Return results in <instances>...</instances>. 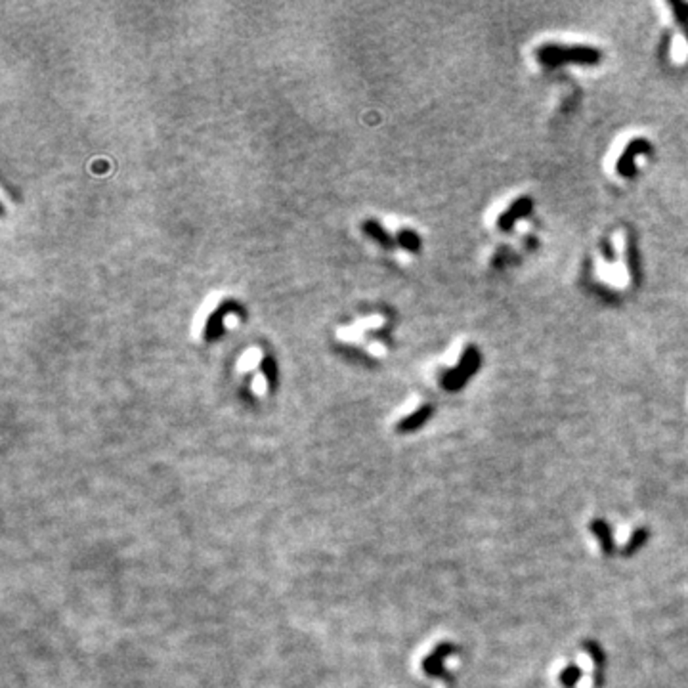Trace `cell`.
I'll return each instance as SVG.
<instances>
[{
  "label": "cell",
  "mask_w": 688,
  "mask_h": 688,
  "mask_svg": "<svg viewBox=\"0 0 688 688\" xmlns=\"http://www.w3.org/2000/svg\"><path fill=\"white\" fill-rule=\"evenodd\" d=\"M600 54L599 48L585 45H545L538 50V60L545 68H558V65H599Z\"/></svg>",
  "instance_id": "obj_1"
},
{
  "label": "cell",
  "mask_w": 688,
  "mask_h": 688,
  "mask_svg": "<svg viewBox=\"0 0 688 688\" xmlns=\"http://www.w3.org/2000/svg\"><path fill=\"white\" fill-rule=\"evenodd\" d=\"M480 352L476 346H469L461 356V361L457 363L451 371L446 375H441V386L448 390H459L463 389L464 382L471 379L472 375H476L480 367Z\"/></svg>",
  "instance_id": "obj_2"
},
{
  "label": "cell",
  "mask_w": 688,
  "mask_h": 688,
  "mask_svg": "<svg viewBox=\"0 0 688 688\" xmlns=\"http://www.w3.org/2000/svg\"><path fill=\"white\" fill-rule=\"evenodd\" d=\"M650 151V143L646 142L644 138H635L633 142H629L623 150V155L618 159V169L616 171L620 172L623 178H633L636 174V166H635V157L641 155V153H648Z\"/></svg>",
  "instance_id": "obj_3"
},
{
  "label": "cell",
  "mask_w": 688,
  "mask_h": 688,
  "mask_svg": "<svg viewBox=\"0 0 688 688\" xmlns=\"http://www.w3.org/2000/svg\"><path fill=\"white\" fill-rule=\"evenodd\" d=\"M531 209H533V203H531V199L530 197H518L515 203H510V207L505 212H503L501 217H499V228H501L503 232H509L510 228L520 220V218H524L526 214H530L531 212Z\"/></svg>",
  "instance_id": "obj_4"
},
{
  "label": "cell",
  "mask_w": 688,
  "mask_h": 688,
  "mask_svg": "<svg viewBox=\"0 0 688 688\" xmlns=\"http://www.w3.org/2000/svg\"><path fill=\"white\" fill-rule=\"evenodd\" d=\"M232 310H235V304L224 302L214 314H210L209 323H207V327H205V338H207V341H214V338H218V335L222 333V315H224L226 312H232Z\"/></svg>",
  "instance_id": "obj_5"
},
{
  "label": "cell",
  "mask_w": 688,
  "mask_h": 688,
  "mask_svg": "<svg viewBox=\"0 0 688 688\" xmlns=\"http://www.w3.org/2000/svg\"><path fill=\"white\" fill-rule=\"evenodd\" d=\"M591 530L595 531V535H597V539L600 541V547H602V551H604V554H610L613 553V541H612V535H610V526L602 520V518H599V520H593L591 522Z\"/></svg>",
  "instance_id": "obj_6"
},
{
  "label": "cell",
  "mask_w": 688,
  "mask_h": 688,
  "mask_svg": "<svg viewBox=\"0 0 688 688\" xmlns=\"http://www.w3.org/2000/svg\"><path fill=\"white\" fill-rule=\"evenodd\" d=\"M430 415H432V407L425 405V407H421L419 412H415L413 415H409L407 419L402 421V423H400V430H402V432H405V430H415V428H419L425 421L430 419Z\"/></svg>",
  "instance_id": "obj_7"
},
{
  "label": "cell",
  "mask_w": 688,
  "mask_h": 688,
  "mask_svg": "<svg viewBox=\"0 0 688 688\" xmlns=\"http://www.w3.org/2000/svg\"><path fill=\"white\" fill-rule=\"evenodd\" d=\"M363 230H366V233L369 235V237H373L375 241H379V243H382L384 247H392L394 245V241H392V237H390L389 233L384 232L382 230L381 226L377 224V222H373V220H369V222H366L363 224Z\"/></svg>",
  "instance_id": "obj_8"
},
{
  "label": "cell",
  "mask_w": 688,
  "mask_h": 688,
  "mask_svg": "<svg viewBox=\"0 0 688 688\" xmlns=\"http://www.w3.org/2000/svg\"><path fill=\"white\" fill-rule=\"evenodd\" d=\"M398 243L404 249H407L409 253H417L421 249L419 235L413 232V230H402V232L398 233Z\"/></svg>",
  "instance_id": "obj_9"
},
{
  "label": "cell",
  "mask_w": 688,
  "mask_h": 688,
  "mask_svg": "<svg viewBox=\"0 0 688 688\" xmlns=\"http://www.w3.org/2000/svg\"><path fill=\"white\" fill-rule=\"evenodd\" d=\"M646 539H648V531L646 530H636L633 535H631V539H629V543L625 545V549H623V553L625 554H633L639 549V547H643L644 543H646Z\"/></svg>",
  "instance_id": "obj_10"
},
{
  "label": "cell",
  "mask_w": 688,
  "mask_h": 688,
  "mask_svg": "<svg viewBox=\"0 0 688 688\" xmlns=\"http://www.w3.org/2000/svg\"><path fill=\"white\" fill-rule=\"evenodd\" d=\"M579 677H581V671H579V667L570 666V667H566V669H562L561 681H562V685H566V687H572V685H576L577 679H579Z\"/></svg>",
  "instance_id": "obj_11"
},
{
  "label": "cell",
  "mask_w": 688,
  "mask_h": 688,
  "mask_svg": "<svg viewBox=\"0 0 688 688\" xmlns=\"http://www.w3.org/2000/svg\"><path fill=\"white\" fill-rule=\"evenodd\" d=\"M262 369H264V373H266V377H268L269 386H274V384H276V379H277L276 366H274V361H272L269 358H264V361H262Z\"/></svg>",
  "instance_id": "obj_12"
}]
</instances>
